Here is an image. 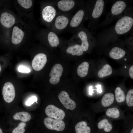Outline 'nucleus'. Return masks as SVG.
<instances>
[{
  "mask_svg": "<svg viewBox=\"0 0 133 133\" xmlns=\"http://www.w3.org/2000/svg\"><path fill=\"white\" fill-rule=\"evenodd\" d=\"M133 15L132 9L128 8L122 16L118 19L114 27L108 28L100 34L99 38L104 40H114L126 34L132 29Z\"/></svg>",
  "mask_w": 133,
  "mask_h": 133,
  "instance_id": "f257e3e1",
  "label": "nucleus"
},
{
  "mask_svg": "<svg viewBox=\"0 0 133 133\" xmlns=\"http://www.w3.org/2000/svg\"><path fill=\"white\" fill-rule=\"evenodd\" d=\"M88 1H84L73 14L65 31L74 34L88 18Z\"/></svg>",
  "mask_w": 133,
  "mask_h": 133,
  "instance_id": "f03ea898",
  "label": "nucleus"
},
{
  "mask_svg": "<svg viewBox=\"0 0 133 133\" xmlns=\"http://www.w3.org/2000/svg\"><path fill=\"white\" fill-rule=\"evenodd\" d=\"M88 28L93 30L97 28L98 22L104 11L106 1L103 0L88 1Z\"/></svg>",
  "mask_w": 133,
  "mask_h": 133,
  "instance_id": "7ed1b4c3",
  "label": "nucleus"
},
{
  "mask_svg": "<svg viewBox=\"0 0 133 133\" xmlns=\"http://www.w3.org/2000/svg\"><path fill=\"white\" fill-rule=\"evenodd\" d=\"M128 1L121 0L115 1L112 5L105 18L99 25V27L104 28L120 18L128 8L129 3Z\"/></svg>",
  "mask_w": 133,
  "mask_h": 133,
  "instance_id": "20e7f679",
  "label": "nucleus"
},
{
  "mask_svg": "<svg viewBox=\"0 0 133 133\" xmlns=\"http://www.w3.org/2000/svg\"><path fill=\"white\" fill-rule=\"evenodd\" d=\"M58 14L55 0L49 1L42 6L41 11L42 19L49 28Z\"/></svg>",
  "mask_w": 133,
  "mask_h": 133,
  "instance_id": "39448f33",
  "label": "nucleus"
},
{
  "mask_svg": "<svg viewBox=\"0 0 133 133\" xmlns=\"http://www.w3.org/2000/svg\"><path fill=\"white\" fill-rule=\"evenodd\" d=\"M84 2L83 0H55V5L58 13L71 15Z\"/></svg>",
  "mask_w": 133,
  "mask_h": 133,
  "instance_id": "423d86ee",
  "label": "nucleus"
},
{
  "mask_svg": "<svg viewBox=\"0 0 133 133\" xmlns=\"http://www.w3.org/2000/svg\"><path fill=\"white\" fill-rule=\"evenodd\" d=\"M72 15L58 13L49 29L58 35L67 28Z\"/></svg>",
  "mask_w": 133,
  "mask_h": 133,
  "instance_id": "0eeeda50",
  "label": "nucleus"
},
{
  "mask_svg": "<svg viewBox=\"0 0 133 133\" xmlns=\"http://www.w3.org/2000/svg\"><path fill=\"white\" fill-rule=\"evenodd\" d=\"M73 36L81 41L80 45L83 51L88 50L89 41L94 39L91 32L83 26L79 28Z\"/></svg>",
  "mask_w": 133,
  "mask_h": 133,
  "instance_id": "6e6552de",
  "label": "nucleus"
},
{
  "mask_svg": "<svg viewBox=\"0 0 133 133\" xmlns=\"http://www.w3.org/2000/svg\"><path fill=\"white\" fill-rule=\"evenodd\" d=\"M44 122L46 127L50 130L61 131H63L65 127V123L61 120L53 119L48 117L44 119Z\"/></svg>",
  "mask_w": 133,
  "mask_h": 133,
  "instance_id": "1a4fd4ad",
  "label": "nucleus"
},
{
  "mask_svg": "<svg viewBox=\"0 0 133 133\" xmlns=\"http://www.w3.org/2000/svg\"><path fill=\"white\" fill-rule=\"evenodd\" d=\"M43 38L45 39L50 46L52 48L57 47L61 42V38L50 29L44 32Z\"/></svg>",
  "mask_w": 133,
  "mask_h": 133,
  "instance_id": "9d476101",
  "label": "nucleus"
},
{
  "mask_svg": "<svg viewBox=\"0 0 133 133\" xmlns=\"http://www.w3.org/2000/svg\"><path fill=\"white\" fill-rule=\"evenodd\" d=\"M45 113L49 117L57 119L62 120L65 116V113L63 110L51 104L47 106Z\"/></svg>",
  "mask_w": 133,
  "mask_h": 133,
  "instance_id": "9b49d317",
  "label": "nucleus"
},
{
  "mask_svg": "<svg viewBox=\"0 0 133 133\" xmlns=\"http://www.w3.org/2000/svg\"><path fill=\"white\" fill-rule=\"evenodd\" d=\"M2 95L4 100L7 103L11 102L14 100L15 95L14 86L10 82L6 83L2 90Z\"/></svg>",
  "mask_w": 133,
  "mask_h": 133,
  "instance_id": "f8f14e48",
  "label": "nucleus"
},
{
  "mask_svg": "<svg viewBox=\"0 0 133 133\" xmlns=\"http://www.w3.org/2000/svg\"><path fill=\"white\" fill-rule=\"evenodd\" d=\"M63 71V68L61 64H57L54 65L49 74L50 83L52 84L58 83L59 82L60 78L62 75Z\"/></svg>",
  "mask_w": 133,
  "mask_h": 133,
  "instance_id": "ddd939ff",
  "label": "nucleus"
},
{
  "mask_svg": "<svg viewBox=\"0 0 133 133\" xmlns=\"http://www.w3.org/2000/svg\"><path fill=\"white\" fill-rule=\"evenodd\" d=\"M47 61L46 55L42 53H39L34 57L32 62L33 69L36 71L41 70L44 66Z\"/></svg>",
  "mask_w": 133,
  "mask_h": 133,
  "instance_id": "4468645a",
  "label": "nucleus"
},
{
  "mask_svg": "<svg viewBox=\"0 0 133 133\" xmlns=\"http://www.w3.org/2000/svg\"><path fill=\"white\" fill-rule=\"evenodd\" d=\"M58 98L60 101L67 109L74 110L76 107L75 102L69 98L68 93L65 91H62L59 94Z\"/></svg>",
  "mask_w": 133,
  "mask_h": 133,
  "instance_id": "2eb2a0df",
  "label": "nucleus"
},
{
  "mask_svg": "<svg viewBox=\"0 0 133 133\" xmlns=\"http://www.w3.org/2000/svg\"><path fill=\"white\" fill-rule=\"evenodd\" d=\"M0 21L3 26L9 28L15 24V19L14 17L10 13L4 12L2 13L1 15Z\"/></svg>",
  "mask_w": 133,
  "mask_h": 133,
  "instance_id": "dca6fc26",
  "label": "nucleus"
},
{
  "mask_svg": "<svg viewBox=\"0 0 133 133\" xmlns=\"http://www.w3.org/2000/svg\"><path fill=\"white\" fill-rule=\"evenodd\" d=\"M23 31L17 26H14L13 29L11 37L12 43L15 45L20 43L22 41L24 36Z\"/></svg>",
  "mask_w": 133,
  "mask_h": 133,
  "instance_id": "f3484780",
  "label": "nucleus"
},
{
  "mask_svg": "<svg viewBox=\"0 0 133 133\" xmlns=\"http://www.w3.org/2000/svg\"><path fill=\"white\" fill-rule=\"evenodd\" d=\"M66 52L73 56H80L83 53V51L81 45L77 44L70 45L66 49Z\"/></svg>",
  "mask_w": 133,
  "mask_h": 133,
  "instance_id": "a211bd4d",
  "label": "nucleus"
},
{
  "mask_svg": "<svg viewBox=\"0 0 133 133\" xmlns=\"http://www.w3.org/2000/svg\"><path fill=\"white\" fill-rule=\"evenodd\" d=\"M125 51L120 47H116L113 48L109 52L110 57L114 59H118L123 57L125 55Z\"/></svg>",
  "mask_w": 133,
  "mask_h": 133,
  "instance_id": "6ab92c4d",
  "label": "nucleus"
},
{
  "mask_svg": "<svg viewBox=\"0 0 133 133\" xmlns=\"http://www.w3.org/2000/svg\"><path fill=\"white\" fill-rule=\"evenodd\" d=\"M76 133H90L91 129L87 126V122L84 121L77 123L75 127Z\"/></svg>",
  "mask_w": 133,
  "mask_h": 133,
  "instance_id": "aec40b11",
  "label": "nucleus"
},
{
  "mask_svg": "<svg viewBox=\"0 0 133 133\" xmlns=\"http://www.w3.org/2000/svg\"><path fill=\"white\" fill-rule=\"evenodd\" d=\"M89 67V64L84 62L80 65L78 67L77 72L78 75L80 77H84L87 75Z\"/></svg>",
  "mask_w": 133,
  "mask_h": 133,
  "instance_id": "412c9836",
  "label": "nucleus"
},
{
  "mask_svg": "<svg viewBox=\"0 0 133 133\" xmlns=\"http://www.w3.org/2000/svg\"><path fill=\"white\" fill-rule=\"evenodd\" d=\"M114 95L111 93L104 94L101 100V104L104 107L109 106L113 104L114 100Z\"/></svg>",
  "mask_w": 133,
  "mask_h": 133,
  "instance_id": "4be33fe9",
  "label": "nucleus"
},
{
  "mask_svg": "<svg viewBox=\"0 0 133 133\" xmlns=\"http://www.w3.org/2000/svg\"><path fill=\"white\" fill-rule=\"evenodd\" d=\"M13 118L15 120H20L23 122L28 121L31 119L30 114L26 112H17L13 116Z\"/></svg>",
  "mask_w": 133,
  "mask_h": 133,
  "instance_id": "5701e85b",
  "label": "nucleus"
},
{
  "mask_svg": "<svg viewBox=\"0 0 133 133\" xmlns=\"http://www.w3.org/2000/svg\"><path fill=\"white\" fill-rule=\"evenodd\" d=\"M112 72V69L111 66L108 64H106L98 71V76L100 78L111 75Z\"/></svg>",
  "mask_w": 133,
  "mask_h": 133,
  "instance_id": "b1692460",
  "label": "nucleus"
},
{
  "mask_svg": "<svg viewBox=\"0 0 133 133\" xmlns=\"http://www.w3.org/2000/svg\"><path fill=\"white\" fill-rule=\"evenodd\" d=\"M98 127L99 129H103L104 131L107 132H110L113 128L112 125L106 119H103L100 121L98 124Z\"/></svg>",
  "mask_w": 133,
  "mask_h": 133,
  "instance_id": "393cba45",
  "label": "nucleus"
},
{
  "mask_svg": "<svg viewBox=\"0 0 133 133\" xmlns=\"http://www.w3.org/2000/svg\"><path fill=\"white\" fill-rule=\"evenodd\" d=\"M115 99L116 101L119 103L124 101L126 99L124 92L119 87H117L115 90Z\"/></svg>",
  "mask_w": 133,
  "mask_h": 133,
  "instance_id": "a878e982",
  "label": "nucleus"
},
{
  "mask_svg": "<svg viewBox=\"0 0 133 133\" xmlns=\"http://www.w3.org/2000/svg\"><path fill=\"white\" fill-rule=\"evenodd\" d=\"M106 114L109 117L117 118L120 116V112L117 108L113 107L107 109L106 112Z\"/></svg>",
  "mask_w": 133,
  "mask_h": 133,
  "instance_id": "bb28decb",
  "label": "nucleus"
},
{
  "mask_svg": "<svg viewBox=\"0 0 133 133\" xmlns=\"http://www.w3.org/2000/svg\"><path fill=\"white\" fill-rule=\"evenodd\" d=\"M127 105L129 107L133 106V89L130 90L128 92L126 97Z\"/></svg>",
  "mask_w": 133,
  "mask_h": 133,
  "instance_id": "cd10ccee",
  "label": "nucleus"
},
{
  "mask_svg": "<svg viewBox=\"0 0 133 133\" xmlns=\"http://www.w3.org/2000/svg\"><path fill=\"white\" fill-rule=\"evenodd\" d=\"M19 4L23 8L28 9L30 8L33 5V1L31 0H18Z\"/></svg>",
  "mask_w": 133,
  "mask_h": 133,
  "instance_id": "c85d7f7f",
  "label": "nucleus"
},
{
  "mask_svg": "<svg viewBox=\"0 0 133 133\" xmlns=\"http://www.w3.org/2000/svg\"><path fill=\"white\" fill-rule=\"evenodd\" d=\"M26 125L25 122L20 123L17 127L13 130L12 133H24L25 131L24 128Z\"/></svg>",
  "mask_w": 133,
  "mask_h": 133,
  "instance_id": "c756f323",
  "label": "nucleus"
},
{
  "mask_svg": "<svg viewBox=\"0 0 133 133\" xmlns=\"http://www.w3.org/2000/svg\"><path fill=\"white\" fill-rule=\"evenodd\" d=\"M37 98L35 96H33L30 97L25 102V104L27 106H30L35 102L37 103Z\"/></svg>",
  "mask_w": 133,
  "mask_h": 133,
  "instance_id": "7c9ffc66",
  "label": "nucleus"
},
{
  "mask_svg": "<svg viewBox=\"0 0 133 133\" xmlns=\"http://www.w3.org/2000/svg\"><path fill=\"white\" fill-rule=\"evenodd\" d=\"M18 70L19 72L21 73H28L31 71L29 68L23 65L19 66L18 68Z\"/></svg>",
  "mask_w": 133,
  "mask_h": 133,
  "instance_id": "2f4dec72",
  "label": "nucleus"
},
{
  "mask_svg": "<svg viewBox=\"0 0 133 133\" xmlns=\"http://www.w3.org/2000/svg\"><path fill=\"white\" fill-rule=\"evenodd\" d=\"M129 74L130 77L133 79V66H132L129 69Z\"/></svg>",
  "mask_w": 133,
  "mask_h": 133,
  "instance_id": "473e14b6",
  "label": "nucleus"
},
{
  "mask_svg": "<svg viewBox=\"0 0 133 133\" xmlns=\"http://www.w3.org/2000/svg\"><path fill=\"white\" fill-rule=\"evenodd\" d=\"M96 87L97 88V91L98 92L100 93L102 92V90L101 89V85H98L96 86Z\"/></svg>",
  "mask_w": 133,
  "mask_h": 133,
  "instance_id": "72a5a7b5",
  "label": "nucleus"
},
{
  "mask_svg": "<svg viewBox=\"0 0 133 133\" xmlns=\"http://www.w3.org/2000/svg\"><path fill=\"white\" fill-rule=\"evenodd\" d=\"M89 94L91 95H92L93 93V87L92 86H90L89 87Z\"/></svg>",
  "mask_w": 133,
  "mask_h": 133,
  "instance_id": "f704fd0d",
  "label": "nucleus"
},
{
  "mask_svg": "<svg viewBox=\"0 0 133 133\" xmlns=\"http://www.w3.org/2000/svg\"><path fill=\"white\" fill-rule=\"evenodd\" d=\"M0 133H3L2 131L0 128Z\"/></svg>",
  "mask_w": 133,
  "mask_h": 133,
  "instance_id": "c9c22d12",
  "label": "nucleus"
},
{
  "mask_svg": "<svg viewBox=\"0 0 133 133\" xmlns=\"http://www.w3.org/2000/svg\"><path fill=\"white\" fill-rule=\"evenodd\" d=\"M130 133H133V128L132 129Z\"/></svg>",
  "mask_w": 133,
  "mask_h": 133,
  "instance_id": "e433bc0d",
  "label": "nucleus"
},
{
  "mask_svg": "<svg viewBox=\"0 0 133 133\" xmlns=\"http://www.w3.org/2000/svg\"><path fill=\"white\" fill-rule=\"evenodd\" d=\"M1 69V67L0 66V71Z\"/></svg>",
  "mask_w": 133,
  "mask_h": 133,
  "instance_id": "4c0bfd02",
  "label": "nucleus"
},
{
  "mask_svg": "<svg viewBox=\"0 0 133 133\" xmlns=\"http://www.w3.org/2000/svg\"><path fill=\"white\" fill-rule=\"evenodd\" d=\"M125 67H126V66H125Z\"/></svg>",
  "mask_w": 133,
  "mask_h": 133,
  "instance_id": "58836bf2",
  "label": "nucleus"
}]
</instances>
